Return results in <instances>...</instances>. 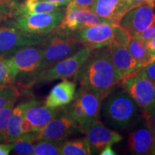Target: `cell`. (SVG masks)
I'll list each match as a JSON object with an SVG mask.
<instances>
[{
	"instance_id": "6da1fadb",
	"label": "cell",
	"mask_w": 155,
	"mask_h": 155,
	"mask_svg": "<svg viewBox=\"0 0 155 155\" xmlns=\"http://www.w3.org/2000/svg\"><path fill=\"white\" fill-rule=\"evenodd\" d=\"M73 81L105 97L113 91L121 79L112 64L109 46L93 49L75 73Z\"/></svg>"
},
{
	"instance_id": "7a4b0ae2",
	"label": "cell",
	"mask_w": 155,
	"mask_h": 155,
	"mask_svg": "<svg viewBox=\"0 0 155 155\" xmlns=\"http://www.w3.org/2000/svg\"><path fill=\"white\" fill-rule=\"evenodd\" d=\"M101 111L104 122L115 129H124L138 121L141 112L132 98L123 88H115L104 98Z\"/></svg>"
},
{
	"instance_id": "3957f363",
	"label": "cell",
	"mask_w": 155,
	"mask_h": 155,
	"mask_svg": "<svg viewBox=\"0 0 155 155\" xmlns=\"http://www.w3.org/2000/svg\"><path fill=\"white\" fill-rule=\"evenodd\" d=\"M41 45L42 59L40 72L69 57L83 47L75 37L73 32L61 29L45 39Z\"/></svg>"
},
{
	"instance_id": "277c9868",
	"label": "cell",
	"mask_w": 155,
	"mask_h": 155,
	"mask_svg": "<svg viewBox=\"0 0 155 155\" xmlns=\"http://www.w3.org/2000/svg\"><path fill=\"white\" fill-rule=\"evenodd\" d=\"M140 70L121 80L119 84L138 105L142 116L148 119L155 111V84Z\"/></svg>"
},
{
	"instance_id": "5b68a950",
	"label": "cell",
	"mask_w": 155,
	"mask_h": 155,
	"mask_svg": "<svg viewBox=\"0 0 155 155\" xmlns=\"http://www.w3.org/2000/svg\"><path fill=\"white\" fill-rule=\"evenodd\" d=\"M92 50L88 46H83L73 55L39 72L32 83L42 84L73 77Z\"/></svg>"
},
{
	"instance_id": "8992f818",
	"label": "cell",
	"mask_w": 155,
	"mask_h": 155,
	"mask_svg": "<svg viewBox=\"0 0 155 155\" xmlns=\"http://www.w3.org/2000/svg\"><path fill=\"white\" fill-rule=\"evenodd\" d=\"M64 14L65 9L60 7L50 12L19 15L13 25L15 28L26 33L45 35L58 28Z\"/></svg>"
},
{
	"instance_id": "52a82bcc",
	"label": "cell",
	"mask_w": 155,
	"mask_h": 155,
	"mask_svg": "<svg viewBox=\"0 0 155 155\" xmlns=\"http://www.w3.org/2000/svg\"><path fill=\"white\" fill-rule=\"evenodd\" d=\"M82 132V129L73 119L66 107L58 108L57 113L41 130L36 131L37 139L65 141L71 136Z\"/></svg>"
},
{
	"instance_id": "ba28073f",
	"label": "cell",
	"mask_w": 155,
	"mask_h": 155,
	"mask_svg": "<svg viewBox=\"0 0 155 155\" xmlns=\"http://www.w3.org/2000/svg\"><path fill=\"white\" fill-rule=\"evenodd\" d=\"M101 23L114 24L107 19L98 17L89 9H78L72 2H70L58 28L63 30L73 32L78 29L94 26Z\"/></svg>"
},
{
	"instance_id": "9c48e42d",
	"label": "cell",
	"mask_w": 155,
	"mask_h": 155,
	"mask_svg": "<svg viewBox=\"0 0 155 155\" xmlns=\"http://www.w3.org/2000/svg\"><path fill=\"white\" fill-rule=\"evenodd\" d=\"M45 39L44 35L26 33L15 27L0 28V54L28 46L40 45Z\"/></svg>"
},
{
	"instance_id": "30bf717a",
	"label": "cell",
	"mask_w": 155,
	"mask_h": 155,
	"mask_svg": "<svg viewBox=\"0 0 155 155\" xmlns=\"http://www.w3.org/2000/svg\"><path fill=\"white\" fill-rule=\"evenodd\" d=\"M154 23V8L147 5H141L128 12L122 18L119 25L127 31L131 38H134Z\"/></svg>"
},
{
	"instance_id": "8fae6325",
	"label": "cell",
	"mask_w": 155,
	"mask_h": 155,
	"mask_svg": "<svg viewBox=\"0 0 155 155\" xmlns=\"http://www.w3.org/2000/svg\"><path fill=\"white\" fill-rule=\"evenodd\" d=\"M116 24L101 23L94 26L73 31L75 38L83 46L92 49L109 46L113 42V25Z\"/></svg>"
},
{
	"instance_id": "7c38bea8",
	"label": "cell",
	"mask_w": 155,
	"mask_h": 155,
	"mask_svg": "<svg viewBox=\"0 0 155 155\" xmlns=\"http://www.w3.org/2000/svg\"><path fill=\"white\" fill-rule=\"evenodd\" d=\"M58 108L42 105L36 101H30L23 117L22 134L38 131L43 128L57 113Z\"/></svg>"
},
{
	"instance_id": "4fadbf2b",
	"label": "cell",
	"mask_w": 155,
	"mask_h": 155,
	"mask_svg": "<svg viewBox=\"0 0 155 155\" xmlns=\"http://www.w3.org/2000/svg\"><path fill=\"white\" fill-rule=\"evenodd\" d=\"M18 75H34L40 72L42 59V49L36 46H28L17 50L10 57Z\"/></svg>"
},
{
	"instance_id": "5bb4252c",
	"label": "cell",
	"mask_w": 155,
	"mask_h": 155,
	"mask_svg": "<svg viewBox=\"0 0 155 155\" xmlns=\"http://www.w3.org/2000/svg\"><path fill=\"white\" fill-rule=\"evenodd\" d=\"M134 7L128 0H95L89 10L114 24L119 25L124 15Z\"/></svg>"
},
{
	"instance_id": "9a60e30c",
	"label": "cell",
	"mask_w": 155,
	"mask_h": 155,
	"mask_svg": "<svg viewBox=\"0 0 155 155\" xmlns=\"http://www.w3.org/2000/svg\"><path fill=\"white\" fill-rule=\"evenodd\" d=\"M83 134H86L92 152H99L106 144H116L123 139L120 134L106 127L100 120L89 125Z\"/></svg>"
},
{
	"instance_id": "2e32d148",
	"label": "cell",
	"mask_w": 155,
	"mask_h": 155,
	"mask_svg": "<svg viewBox=\"0 0 155 155\" xmlns=\"http://www.w3.org/2000/svg\"><path fill=\"white\" fill-rule=\"evenodd\" d=\"M109 48L112 64L121 81L141 68L127 47L111 43Z\"/></svg>"
},
{
	"instance_id": "e0dca14e",
	"label": "cell",
	"mask_w": 155,
	"mask_h": 155,
	"mask_svg": "<svg viewBox=\"0 0 155 155\" xmlns=\"http://www.w3.org/2000/svg\"><path fill=\"white\" fill-rule=\"evenodd\" d=\"M127 143L130 151L135 154H152L155 146V142L152 132L146 119L137 125L134 130L129 133Z\"/></svg>"
},
{
	"instance_id": "ac0fdd59",
	"label": "cell",
	"mask_w": 155,
	"mask_h": 155,
	"mask_svg": "<svg viewBox=\"0 0 155 155\" xmlns=\"http://www.w3.org/2000/svg\"><path fill=\"white\" fill-rule=\"evenodd\" d=\"M75 98L81 104L86 118L88 126L99 121L101 108L105 96L102 94L81 87L75 93Z\"/></svg>"
},
{
	"instance_id": "d6986e66",
	"label": "cell",
	"mask_w": 155,
	"mask_h": 155,
	"mask_svg": "<svg viewBox=\"0 0 155 155\" xmlns=\"http://www.w3.org/2000/svg\"><path fill=\"white\" fill-rule=\"evenodd\" d=\"M76 91V83L63 79L53 87L46 98L45 105L50 108H61L73 101Z\"/></svg>"
},
{
	"instance_id": "ffe728a7",
	"label": "cell",
	"mask_w": 155,
	"mask_h": 155,
	"mask_svg": "<svg viewBox=\"0 0 155 155\" xmlns=\"http://www.w3.org/2000/svg\"><path fill=\"white\" fill-rule=\"evenodd\" d=\"M30 101L19 104L14 108L9 117L7 127V136L5 142H13L17 137L22 134V125L25 111Z\"/></svg>"
},
{
	"instance_id": "44dd1931",
	"label": "cell",
	"mask_w": 155,
	"mask_h": 155,
	"mask_svg": "<svg viewBox=\"0 0 155 155\" xmlns=\"http://www.w3.org/2000/svg\"><path fill=\"white\" fill-rule=\"evenodd\" d=\"M59 6L45 0H25L15 12V15H31L50 12L59 9Z\"/></svg>"
},
{
	"instance_id": "7402d4cb",
	"label": "cell",
	"mask_w": 155,
	"mask_h": 155,
	"mask_svg": "<svg viewBox=\"0 0 155 155\" xmlns=\"http://www.w3.org/2000/svg\"><path fill=\"white\" fill-rule=\"evenodd\" d=\"M127 48L141 68L155 61V59L147 49L145 42L139 39L131 38Z\"/></svg>"
},
{
	"instance_id": "603a6c76",
	"label": "cell",
	"mask_w": 155,
	"mask_h": 155,
	"mask_svg": "<svg viewBox=\"0 0 155 155\" xmlns=\"http://www.w3.org/2000/svg\"><path fill=\"white\" fill-rule=\"evenodd\" d=\"M91 148L86 137L63 141L61 149V155H90Z\"/></svg>"
},
{
	"instance_id": "cb8c5ba5",
	"label": "cell",
	"mask_w": 155,
	"mask_h": 155,
	"mask_svg": "<svg viewBox=\"0 0 155 155\" xmlns=\"http://www.w3.org/2000/svg\"><path fill=\"white\" fill-rule=\"evenodd\" d=\"M37 141L36 131L24 133L13 141V150L19 155L33 154L35 143Z\"/></svg>"
},
{
	"instance_id": "d4e9b609",
	"label": "cell",
	"mask_w": 155,
	"mask_h": 155,
	"mask_svg": "<svg viewBox=\"0 0 155 155\" xmlns=\"http://www.w3.org/2000/svg\"><path fill=\"white\" fill-rule=\"evenodd\" d=\"M17 78V73L10 57H0V88L11 86Z\"/></svg>"
},
{
	"instance_id": "484cf974",
	"label": "cell",
	"mask_w": 155,
	"mask_h": 155,
	"mask_svg": "<svg viewBox=\"0 0 155 155\" xmlns=\"http://www.w3.org/2000/svg\"><path fill=\"white\" fill-rule=\"evenodd\" d=\"M63 141L38 140L35 144L34 155H58Z\"/></svg>"
},
{
	"instance_id": "4316f807",
	"label": "cell",
	"mask_w": 155,
	"mask_h": 155,
	"mask_svg": "<svg viewBox=\"0 0 155 155\" xmlns=\"http://www.w3.org/2000/svg\"><path fill=\"white\" fill-rule=\"evenodd\" d=\"M17 97L11 98L7 104L0 110V134L4 138L5 141L7 136V127L10 117L12 112L15 108V103L16 101Z\"/></svg>"
},
{
	"instance_id": "83f0119b",
	"label": "cell",
	"mask_w": 155,
	"mask_h": 155,
	"mask_svg": "<svg viewBox=\"0 0 155 155\" xmlns=\"http://www.w3.org/2000/svg\"><path fill=\"white\" fill-rule=\"evenodd\" d=\"M113 30L114 36L112 43L127 47L131 38L127 31L121 28L119 25H114Z\"/></svg>"
},
{
	"instance_id": "f1b7e54d",
	"label": "cell",
	"mask_w": 155,
	"mask_h": 155,
	"mask_svg": "<svg viewBox=\"0 0 155 155\" xmlns=\"http://www.w3.org/2000/svg\"><path fill=\"white\" fill-rule=\"evenodd\" d=\"M17 94L12 86L0 88V110L5 106L11 98L17 97Z\"/></svg>"
},
{
	"instance_id": "f546056e",
	"label": "cell",
	"mask_w": 155,
	"mask_h": 155,
	"mask_svg": "<svg viewBox=\"0 0 155 155\" xmlns=\"http://www.w3.org/2000/svg\"><path fill=\"white\" fill-rule=\"evenodd\" d=\"M155 36V23L151 25L150 27H149L148 28L146 29L144 31H143L142 32L137 35L134 38L137 39H139L141 41L146 42L148 40H150V39L154 38Z\"/></svg>"
},
{
	"instance_id": "4dcf8cb0",
	"label": "cell",
	"mask_w": 155,
	"mask_h": 155,
	"mask_svg": "<svg viewBox=\"0 0 155 155\" xmlns=\"http://www.w3.org/2000/svg\"><path fill=\"white\" fill-rule=\"evenodd\" d=\"M141 72L155 84V61L141 68Z\"/></svg>"
},
{
	"instance_id": "1f68e13d",
	"label": "cell",
	"mask_w": 155,
	"mask_h": 155,
	"mask_svg": "<svg viewBox=\"0 0 155 155\" xmlns=\"http://www.w3.org/2000/svg\"><path fill=\"white\" fill-rule=\"evenodd\" d=\"M19 0H0V5L2 6L4 8L8 10L9 12L15 11V13L20 4L19 3Z\"/></svg>"
},
{
	"instance_id": "d6a6232c",
	"label": "cell",
	"mask_w": 155,
	"mask_h": 155,
	"mask_svg": "<svg viewBox=\"0 0 155 155\" xmlns=\"http://www.w3.org/2000/svg\"><path fill=\"white\" fill-rule=\"evenodd\" d=\"M95 0H71V2L74 4L78 9H89L91 8Z\"/></svg>"
},
{
	"instance_id": "836d02e7",
	"label": "cell",
	"mask_w": 155,
	"mask_h": 155,
	"mask_svg": "<svg viewBox=\"0 0 155 155\" xmlns=\"http://www.w3.org/2000/svg\"><path fill=\"white\" fill-rule=\"evenodd\" d=\"M13 150V142L0 143V155H8Z\"/></svg>"
},
{
	"instance_id": "e575fe53",
	"label": "cell",
	"mask_w": 155,
	"mask_h": 155,
	"mask_svg": "<svg viewBox=\"0 0 155 155\" xmlns=\"http://www.w3.org/2000/svg\"><path fill=\"white\" fill-rule=\"evenodd\" d=\"M149 52L155 59V36L145 42Z\"/></svg>"
},
{
	"instance_id": "d590c367",
	"label": "cell",
	"mask_w": 155,
	"mask_h": 155,
	"mask_svg": "<svg viewBox=\"0 0 155 155\" xmlns=\"http://www.w3.org/2000/svg\"><path fill=\"white\" fill-rule=\"evenodd\" d=\"M101 155H115L116 152L112 149V144H108L101 150L100 153Z\"/></svg>"
},
{
	"instance_id": "8d00e7d4",
	"label": "cell",
	"mask_w": 155,
	"mask_h": 155,
	"mask_svg": "<svg viewBox=\"0 0 155 155\" xmlns=\"http://www.w3.org/2000/svg\"><path fill=\"white\" fill-rule=\"evenodd\" d=\"M45 1L49 2L55 4L59 6V7H62V6L67 5L71 0H45Z\"/></svg>"
},
{
	"instance_id": "74e56055",
	"label": "cell",
	"mask_w": 155,
	"mask_h": 155,
	"mask_svg": "<svg viewBox=\"0 0 155 155\" xmlns=\"http://www.w3.org/2000/svg\"><path fill=\"white\" fill-rule=\"evenodd\" d=\"M146 120L147 122V124L149 126L155 125V111L151 114L150 116L148 118V119H146Z\"/></svg>"
},
{
	"instance_id": "f35d334b",
	"label": "cell",
	"mask_w": 155,
	"mask_h": 155,
	"mask_svg": "<svg viewBox=\"0 0 155 155\" xmlns=\"http://www.w3.org/2000/svg\"><path fill=\"white\" fill-rule=\"evenodd\" d=\"M9 14H10V12L8 10H7L5 8H4L2 6L0 5V19H2L3 17L7 16Z\"/></svg>"
},
{
	"instance_id": "ab89813d",
	"label": "cell",
	"mask_w": 155,
	"mask_h": 155,
	"mask_svg": "<svg viewBox=\"0 0 155 155\" xmlns=\"http://www.w3.org/2000/svg\"><path fill=\"white\" fill-rule=\"evenodd\" d=\"M149 127H150V131H151V132H152V137H153V138H154V142H155V125L149 126Z\"/></svg>"
},
{
	"instance_id": "60d3db41",
	"label": "cell",
	"mask_w": 155,
	"mask_h": 155,
	"mask_svg": "<svg viewBox=\"0 0 155 155\" xmlns=\"http://www.w3.org/2000/svg\"><path fill=\"white\" fill-rule=\"evenodd\" d=\"M4 141H5V140H4V138H3L2 137V135L0 134V143H1V142H3Z\"/></svg>"
},
{
	"instance_id": "b9f144b4",
	"label": "cell",
	"mask_w": 155,
	"mask_h": 155,
	"mask_svg": "<svg viewBox=\"0 0 155 155\" xmlns=\"http://www.w3.org/2000/svg\"><path fill=\"white\" fill-rule=\"evenodd\" d=\"M152 154H154V155H155V146H154V150H153L152 152Z\"/></svg>"
}]
</instances>
